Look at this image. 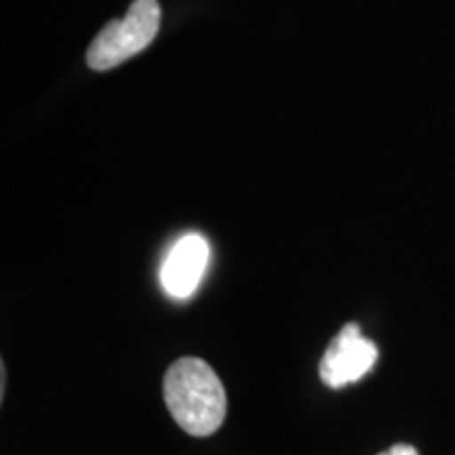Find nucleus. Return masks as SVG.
Returning <instances> with one entry per match:
<instances>
[{
	"mask_svg": "<svg viewBox=\"0 0 455 455\" xmlns=\"http://www.w3.org/2000/svg\"><path fill=\"white\" fill-rule=\"evenodd\" d=\"M161 26V7L156 0H133L123 20H112L101 28L87 51L89 68L112 70L124 60L138 55L155 41Z\"/></svg>",
	"mask_w": 455,
	"mask_h": 455,
	"instance_id": "2",
	"label": "nucleus"
},
{
	"mask_svg": "<svg viewBox=\"0 0 455 455\" xmlns=\"http://www.w3.org/2000/svg\"><path fill=\"white\" fill-rule=\"evenodd\" d=\"M163 395L169 413L188 435L209 436L224 424L228 411L224 384L203 358H178L164 373Z\"/></svg>",
	"mask_w": 455,
	"mask_h": 455,
	"instance_id": "1",
	"label": "nucleus"
},
{
	"mask_svg": "<svg viewBox=\"0 0 455 455\" xmlns=\"http://www.w3.org/2000/svg\"><path fill=\"white\" fill-rule=\"evenodd\" d=\"M209 264V243L201 235H186L171 247L161 266V284L171 298L188 299L196 291Z\"/></svg>",
	"mask_w": 455,
	"mask_h": 455,
	"instance_id": "4",
	"label": "nucleus"
},
{
	"mask_svg": "<svg viewBox=\"0 0 455 455\" xmlns=\"http://www.w3.org/2000/svg\"><path fill=\"white\" fill-rule=\"evenodd\" d=\"M379 352L371 339L363 338L361 329L355 323L346 325L335 335L329 348L323 355L318 375L327 388H344L355 384L363 375L371 371Z\"/></svg>",
	"mask_w": 455,
	"mask_h": 455,
	"instance_id": "3",
	"label": "nucleus"
},
{
	"mask_svg": "<svg viewBox=\"0 0 455 455\" xmlns=\"http://www.w3.org/2000/svg\"><path fill=\"white\" fill-rule=\"evenodd\" d=\"M379 455H419V453H418V449L411 445H395V447H390L388 451H384Z\"/></svg>",
	"mask_w": 455,
	"mask_h": 455,
	"instance_id": "5",
	"label": "nucleus"
}]
</instances>
